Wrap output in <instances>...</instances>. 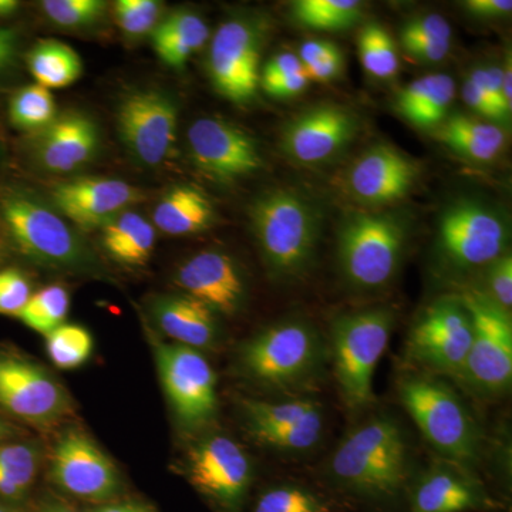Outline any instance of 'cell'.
<instances>
[{
    "label": "cell",
    "instance_id": "5b68a950",
    "mask_svg": "<svg viewBox=\"0 0 512 512\" xmlns=\"http://www.w3.org/2000/svg\"><path fill=\"white\" fill-rule=\"evenodd\" d=\"M0 210L16 248L30 261L57 271L96 274V256L62 215L19 187L0 192Z\"/></svg>",
    "mask_w": 512,
    "mask_h": 512
},
{
    "label": "cell",
    "instance_id": "5bb4252c",
    "mask_svg": "<svg viewBox=\"0 0 512 512\" xmlns=\"http://www.w3.org/2000/svg\"><path fill=\"white\" fill-rule=\"evenodd\" d=\"M180 107L165 90L137 89L120 100L117 133L137 163L157 167L173 154L177 143Z\"/></svg>",
    "mask_w": 512,
    "mask_h": 512
},
{
    "label": "cell",
    "instance_id": "91938a15",
    "mask_svg": "<svg viewBox=\"0 0 512 512\" xmlns=\"http://www.w3.org/2000/svg\"><path fill=\"white\" fill-rule=\"evenodd\" d=\"M0 512H13V511L10 510V508L5 507V505L0 504Z\"/></svg>",
    "mask_w": 512,
    "mask_h": 512
},
{
    "label": "cell",
    "instance_id": "2e32d148",
    "mask_svg": "<svg viewBox=\"0 0 512 512\" xmlns=\"http://www.w3.org/2000/svg\"><path fill=\"white\" fill-rule=\"evenodd\" d=\"M0 406L35 426H52L70 412L69 394L26 357L0 353Z\"/></svg>",
    "mask_w": 512,
    "mask_h": 512
},
{
    "label": "cell",
    "instance_id": "60d3db41",
    "mask_svg": "<svg viewBox=\"0 0 512 512\" xmlns=\"http://www.w3.org/2000/svg\"><path fill=\"white\" fill-rule=\"evenodd\" d=\"M481 291L505 312L511 313L512 256L510 252H505L485 268V289Z\"/></svg>",
    "mask_w": 512,
    "mask_h": 512
},
{
    "label": "cell",
    "instance_id": "f1b7e54d",
    "mask_svg": "<svg viewBox=\"0 0 512 512\" xmlns=\"http://www.w3.org/2000/svg\"><path fill=\"white\" fill-rule=\"evenodd\" d=\"M241 416L245 430L258 443L268 434L299 423L312 413L323 409V404L312 396L281 397V399H242Z\"/></svg>",
    "mask_w": 512,
    "mask_h": 512
},
{
    "label": "cell",
    "instance_id": "9f6ffc18",
    "mask_svg": "<svg viewBox=\"0 0 512 512\" xmlns=\"http://www.w3.org/2000/svg\"><path fill=\"white\" fill-rule=\"evenodd\" d=\"M20 8L18 0H0V18L15 15Z\"/></svg>",
    "mask_w": 512,
    "mask_h": 512
},
{
    "label": "cell",
    "instance_id": "277c9868",
    "mask_svg": "<svg viewBox=\"0 0 512 512\" xmlns=\"http://www.w3.org/2000/svg\"><path fill=\"white\" fill-rule=\"evenodd\" d=\"M397 396L437 456L476 471L483 434L460 394L444 377L412 370L397 380Z\"/></svg>",
    "mask_w": 512,
    "mask_h": 512
},
{
    "label": "cell",
    "instance_id": "7dc6e473",
    "mask_svg": "<svg viewBox=\"0 0 512 512\" xmlns=\"http://www.w3.org/2000/svg\"><path fill=\"white\" fill-rule=\"evenodd\" d=\"M463 99L466 101L467 106L470 107L471 110L476 111L481 119L490 121V123L498 124V126L501 127L507 126V121H505L504 117L501 116L500 111L495 109L493 104L485 99L483 94L478 92L476 87L468 82V80L464 83Z\"/></svg>",
    "mask_w": 512,
    "mask_h": 512
},
{
    "label": "cell",
    "instance_id": "d6a6232c",
    "mask_svg": "<svg viewBox=\"0 0 512 512\" xmlns=\"http://www.w3.org/2000/svg\"><path fill=\"white\" fill-rule=\"evenodd\" d=\"M40 453L30 444H0V497L19 500L37 476Z\"/></svg>",
    "mask_w": 512,
    "mask_h": 512
},
{
    "label": "cell",
    "instance_id": "4fadbf2b",
    "mask_svg": "<svg viewBox=\"0 0 512 512\" xmlns=\"http://www.w3.org/2000/svg\"><path fill=\"white\" fill-rule=\"evenodd\" d=\"M156 359L161 383L181 426L192 433L210 429L218 412L217 376L200 350L161 343Z\"/></svg>",
    "mask_w": 512,
    "mask_h": 512
},
{
    "label": "cell",
    "instance_id": "52a82bcc",
    "mask_svg": "<svg viewBox=\"0 0 512 512\" xmlns=\"http://www.w3.org/2000/svg\"><path fill=\"white\" fill-rule=\"evenodd\" d=\"M394 323L396 313L384 306L342 313L330 323L329 360L343 403L353 412L375 402L373 379Z\"/></svg>",
    "mask_w": 512,
    "mask_h": 512
},
{
    "label": "cell",
    "instance_id": "74e56055",
    "mask_svg": "<svg viewBox=\"0 0 512 512\" xmlns=\"http://www.w3.org/2000/svg\"><path fill=\"white\" fill-rule=\"evenodd\" d=\"M164 5L158 0H117L113 18L128 39L151 36L163 18Z\"/></svg>",
    "mask_w": 512,
    "mask_h": 512
},
{
    "label": "cell",
    "instance_id": "816d5d0a",
    "mask_svg": "<svg viewBox=\"0 0 512 512\" xmlns=\"http://www.w3.org/2000/svg\"><path fill=\"white\" fill-rule=\"evenodd\" d=\"M339 52H342V50H340L335 43L328 42V40L312 39L299 47L298 57L303 66H308V64L328 59V57L336 55V53Z\"/></svg>",
    "mask_w": 512,
    "mask_h": 512
},
{
    "label": "cell",
    "instance_id": "ffe728a7",
    "mask_svg": "<svg viewBox=\"0 0 512 512\" xmlns=\"http://www.w3.org/2000/svg\"><path fill=\"white\" fill-rule=\"evenodd\" d=\"M53 208L83 231L103 228L120 212L143 201V191L117 178L84 177L63 181L50 191Z\"/></svg>",
    "mask_w": 512,
    "mask_h": 512
},
{
    "label": "cell",
    "instance_id": "7c38bea8",
    "mask_svg": "<svg viewBox=\"0 0 512 512\" xmlns=\"http://www.w3.org/2000/svg\"><path fill=\"white\" fill-rule=\"evenodd\" d=\"M473 343V320L457 295L443 296L416 319L406 355L420 372L457 380Z\"/></svg>",
    "mask_w": 512,
    "mask_h": 512
},
{
    "label": "cell",
    "instance_id": "44dd1931",
    "mask_svg": "<svg viewBox=\"0 0 512 512\" xmlns=\"http://www.w3.org/2000/svg\"><path fill=\"white\" fill-rule=\"evenodd\" d=\"M420 175L416 161L387 144L365 151L346 175V188L366 207H386L409 195Z\"/></svg>",
    "mask_w": 512,
    "mask_h": 512
},
{
    "label": "cell",
    "instance_id": "484cf974",
    "mask_svg": "<svg viewBox=\"0 0 512 512\" xmlns=\"http://www.w3.org/2000/svg\"><path fill=\"white\" fill-rule=\"evenodd\" d=\"M153 225L171 237H187L207 231L214 224L215 208L210 198L194 185L170 188L154 208Z\"/></svg>",
    "mask_w": 512,
    "mask_h": 512
},
{
    "label": "cell",
    "instance_id": "e575fe53",
    "mask_svg": "<svg viewBox=\"0 0 512 512\" xmlns=\"http://www.w3.org/2000/svg\"><path fill=\"white\" fill-rule=\"evenodd\" d=\"M359 57L367 73L377 79H392L399 72L396 43L379 23H367L357 37Z\"/></svg>",
    "mask_w": 512,
    "mask_h": 512
},
{
    "label": "cell",
    "instance_id": "c3c4849f",
    "mask_svg": "<svg viewBox=\"0 0 512 512\" xmlns=\"http://www.w3.org/2000/svg\"><path fill=\"white\" fill-rule=\"evenodd\" d=\"M309 80L305 72L292 74L284 79L274 80V82L261 84V89L274 99H289V97L298 96L308 87Z\"/></svg>",
    "mask_w": 512,
    "mask_h": 512
},
{
    "label": "cell",
    "instance_id": "6da1fadb",
    "mask_svg": "<svg viewBox=\"0 0 512 512\" xmlns=\"http://www.w3.org/2000/svg\"><path fill=\"white\" fill-rule=\"evenodd\" d=\"M325 476L342 493L369 503L396 500L413 481L412 448L399 421L375 414L333 448Z\"/></svg>",
    "mask_w": 512,
    "mask_h": 512
},
{
    "label": "cell",
    "instance_id": "9c48e42d",
    "mask_svg": "<svg viewBox=\"0 0 512 512\" xmlns=\"http://www.w3.org/2000/svg\"><path fill=\"white\" fill-rule=\"evenodd\" d=\"M473 320V343L456 382L483 399H500L512 383V320L481 288L458 293Z\"/></svg>",
    "mask_w": 512,
    "mask_h": 512
},
{
    "label": "cell",
    "instance_id": "d6986e66",
    "mask_svg": "<svg viewBox=\"0 0 512 512\" xmlns=\"http://www.w3.org/2000/svg\"><path fill=\"white\" fill-rule=\"evenodd\" d=\"M359 120L339 104H316L302 111L282 131V151L301 164H319L338 156L355 140Z\"/></svg>",
    "mask_w": 512,
    "mask_h": 512
},
{
    "label": "cell",
    "instance_id": "ab89813d",
    "mask_svg": "<svg viewBox=\"0 0 512 512\" xmlns=\"http://www.w3.org/2000/svg\"><path fill=\"white\" fill-rule=\"evenodd\" d=\"M454 97H456V83L453 77L439 73V80L429 99L413 114L409 123L423 130H436L447 119Z\"/></svg>",
    "mask_w": 512,
    "mask_h": 512
},
{
    "label": "cell",
    "instance_id": "cb8c5ba5",
    "mask_svg": "<svg viewBox=\"0 0 512 512\" xmlns=\"http://www.w3.org/2000/svg\"><path fill=\"white\" fill-rule=\"evenodd\" d=\"M151 313L158 328L178 345L201 352L220 342L217 313L184 293L160 296L151 305Z\"/></svg>",
    "mask_w": 512,
    "mask_h": 512
},
{
    "label": "cell",
    "instance_id": "680465c9",
    "mask_svg": "<svg viewBox=\"0 0 512 512\" xmlns=\"http://www.w3.org/2000/svg\"><path fill=\"white\" fill-rule=\"evenodd\" d=\"M12 433V427L5 420L0 419V441L8 439V437L12 436Z\"/></svg>",
    "mask_w": 512,
    "mask_h": 512
},
{
    "label": "cell",
    "instance_id": "8fae6325",
    "mask_svg": "<svg viewBox=\"0 0 512 512\" xmlns=\"http://www.w3.org/2000/svg\"><path fill=\"white\" fill-rule=\"evenodd\" d=\"M269 29L266 16L252 13L225 20L212 36L208 74L224 99L237 104L255 99Z\"/></svg>",
    "mask_w": 512,
    "mask_h": 512
},
{
    "label": "cell",
    "instance_id": "e0dca14e",
    "mask_svg": "<svg viewBox=\"0 0 512 512\" xmlns=\"http://www.w3.org/2000/svg\"><path fill=\"white\" fill-rule=\"evenodd\" d=\"M50 477L67 494L96 503L111 500L123 487L113 461L80 429L66 430L57 440Z\"/></svg>",
    "mask_w": 512,
    "mask_h": 512
},
{
    "label": "cell",
    "instance_id": "ee69618b",
    "mask_svg": "<svg viewBox=\"0 0 512 512\" xmlns=\"http://www.w3.org/2000/svg\"><path fill=\"white\" fill-rule=\"evenodd\" d=\"M400 39H426L434 42H451L453 30L450 23L437 13L417 16L404 23L400 30Z\"/></svg>",
    "mask_w": 512,
    "mask_h": 512
},
{
    "label": "cell",
    "instance_id": "f35d334b",
    "mask_svg": "<svg viewBox=\"0 0 512 512\" xmlns=\"http://www.w3.org/2000/svg\"><path fill=\"white\" fill-rule=\"evenodd\" d=\"M103 0H45L42 10L59 28L83 29L97 25L107 12Z\"/></svg>",
    "mask_w": 512,
    "mask_h": 512
},
{
    "label": "cell",
    "instance_id": "603a6c76",
    "mask_svg": "<svg viewBox=\"0 0 512 512\" xmlns=\"http://www.w3.org/2000/svg\"><path fill=\"white\" fill-rule=\"evenodd\" d=\"M33 154L37 163L52 173H72L92 161L100 146L96 121L79 111L57 114L35 133Z\"/></svg>",
    "mask_w": 512,
    "mask_h": 512
},
{
    "label": "cell",
    "instance_id": "11a10c76",
    "mask_svg": "<svg viewBox=\"0 0 512 512\" xmlns=\"http://www.w3.org/2000/svg\"><path fill=\"white\" fill-rule=\"evenodd\" d=\"M501 79H503V93L504 99L507 101L508 107L512 109V70H511V57L505 60L504 66L501 67Z\"/></svg>",
    "mask_w": 512,
    "mask_h": 512
},
{
    "label": "cell",
    "instance_id": "bcb514c9",
    "mask_svg": "<svg viewBox=\"0 0 512 512\" xmlns=\"http://www.w3.org/2000/svg\"><path fill=\"white\" fill-rule=\"evenodd\" d=\"M301 72H303V64L298 55H295V53H281V55H276L266 62L264 69L261 70L259 86Z\"/></svg>",
    "mask_w": 512,
    "mask_h": 512
},
{
    "label": "cell",
    "instance_id": "7bdbcfd3",
    "mask_svg": "<svg viewBox=\"0 0 512 512\" xmlns=\"http://www.w3.org/2000/svg\"><path fill=\"white\" fill-rule=\"evenodd\" d=\"M468 82L483 94L485 99L500 111L507 123L511 121L512 109L508 107L507 101L504 99L503 79H501V67L488 66L477 67L468 76Z\"/></svg>",
    "mask_w": 512,
    "mask_h": 512
},
{
    "label": "cell",
    "instance_id": "30bf717a",
    "mask_svg": "<svg viewBox=\"0 0 512 512\" xmlns=\"http://www.w3.org/2000/svg\"><path fill=\"white\" fill-rule=\"evenodd\" d=\"M184 473L220 512H242L255 477L247 450L234 437L208 429L188 447Z\"/></svg>",
    "mask_w": 512,
    "mask_h": 512
},
{
    "label": "cell",
    "instance_id": "836d02e7",
    "mask_svg": "<svg viewBox=\"0 0 512 512\" xmlns=\"http://www.w3.org/2000/svg\"><path fill=\"white\" fill-rule=\"evenodd\" d=\"M8 113L12 126L37 133L56 119L55 97L45 87L29 84L10 97Z\"/></svg>",
    "mask_w": 512,
    "mask_h": 512
},
{
    "label": "cell",
    "instance_id": "681fc988",
    "mask_svg": "<svg viewBox=\"0 0 512 512\" xmlns=\"http://www.w3.org/2000/svg\"><path fill=\"white\" fill-rule=\"evenodd\" d=\"M343 66H345V59H343L342 52H339L328 57V59L303 66V72H305L309 82L325 83L340 76L343 72Z\"/></svg>",
    "mask_w": 512,
    "mask_h": 512
},
{
    "label": "cell",
    "instance_id": "4dcf8cb0",
    "mask_svg": "<svg viewBox=\"0 0 512 512\" xmlns=\"http://www.w3.org/2000/svg\"><path fill=\"white\" fill-rule=\"evenodd\" d=\"M292 18L298 25L318 32H342L353 28L365 13L357 0H298L292 3Z\"/></svg>",
    "mask_w": 512,
    "mask_h": 512
},
{
    "label": "cell",
    "instance_id": "4316f807",
    "mask_svg": "<svg viewBox=\"0 0 512 512\" xmlns=\"http://www.w3.org/2000/svg\"><path fill=\"white\" fill-rule=\"evenodd\" d=\"M210 39V28L198 13L177 9L161 18L151 33V43L158 59L171 67L183 69L195 53Z\"/></svg>",
    "mask_w": 512,
    "mask_h": 512
},
{
    "label": "cell",
    "instance_id": "8d00e7d4",
    "mask_svg": "<svg viewBox=\"0 0 512 512\" xmlns=\"http://www.w3.org/2000/svg\"><path fill=\"white\" fill-rule=\"evenodd\" d=\"M93 348L92 333L80 325L63 323L46 336L47 355L59 369L72 370L84 365Z\"/></svg>",
    "mask_w": 512,
    "mask_h": 512
},
{
    "label": "cell",
    "instance_id": "83f0119b",
    "mask_svg": "<svg viewBox=\"0 0 512 512\" xmlns=\"http://www.w3.org/2000/svg\"><path fill=\"white\" fill-rule=\"evenodd\" d=\"M101 231V245L110 258L119 264L146 265L156 248V228L147 218L133 210L120 212Z\"/></svg>",
    "mask_w": 512,
    "mask_h": 512
},
{
    "label": "cell",
    "instance_id": "ba28073f",
    "mask_svg": "<svg viewBox=\"0 0 512 512\" xmlns=\"http://www.w3.org/2000/svg\"><path fill=\"white\" fill-rule=\"evenodd\" d=\"M510 235L504 212L477 198H460L441 212L434 256L444 274L463 278L504 255Z\"/></svg>",
    "mask_w": 512,
    "mask_h": 512
},
{
    "label": "cell",
    "instance_id": "6f0895ef",
    "mask_svg": "<svg viewBox=\"0 0 512 512\" xmlns=\"http://www.w3.org/2000/svg\"><path fill=\"white\" fill-rule=\"evenodd\" d=\"M40 512H79L74 510L70 505L60 503V501H52V503H47L45 507L42 508Z\"/></svg>",
    "mask_w": 512,
    "mask_h": 512
},
{
    "label": "cell",
    "instance_id": "d590c367",
    "mask_svg": "<svg viewBox=\"0 0 512 512\" xmlns=\"http://www.w3.org/2000/svg\"><path fill=\"white\" fill-rule=\"evenodd\" d=\"M70 308V296L62 285H50L32 293L18 318L40 335H49L63 325Z\"/></svg>",
    "mask_w": 512,
    "mask_h": 512
},
{
    "label": "cell",
    "instance_id": "d4e9b609",
    "mask_svg": "<svg viewBox=\"0 0 512 512\" xmlns=\"http://www.w3.org/2000/svg\"><path fill=\"white\" fill-rule=\"evenodd\" d=\"M434 136L458 156L474 163H491L507 146L505 128L467 114H448Z\"/></svg>",
    "mask_w": 512,
    "mask_h": 512
},
{
    "label": "cell",
    "instance_id": "7402d4cb",
    "mask_svg": "<svg viewBox=\"0 0 512 512\" xmlns=\"http://www.w3.org/2000/svg\"><path fill=\"white\" fill-rule=\"evenodd\" d=\"M175 284L217 315L235 316L247 302V282L232 256L217 249L192 255L178 268Z\"/></svg>",
    "mask_w": 512,
    "mask_h": 512
},
{
    "label": "cell",
    "instance_id": "f907efd6",
    "mask_svg": "<svg viewBox=\"0 0 512 512\" xmlns=\"http://www.w3.org/2000/svg\"><path fill=\"white\" fill-rule=\"evenodd\" d=\"M464 9L478 19H498L510 15L511 0H467Z\"/></svg>",
    "mask_w": 512,
    "mask_h": 512
},
{
    "label": "cell",
    "instance_id": "db71d44e",
    "mask_svg": "<svg viewBox=\"0 0 512 512\" xmlns=\"http://www.w3.org/2000/svg\"><path fill=\"white\" fill-rule=\"evenodd\" d=\"M89 512H154L150 505L127 501V503H109L100 505Z\"/></svg>",
    "mask_w": 512,
    "mask_h": 512
},
{
    "label": "cell",
    "instance_id": "b9f144b4",
    "mask_svg": "<svg viewBox=\"0 0 512 512\" xmlns=\"http://www.w3.org/2000/svg\"><path fill=\"white\" fill-rule=\"evenodd\" d=\"M32 296L28 278L18 269L0 271V315L16 316Z\"/></svg>",
    "mask_w": 512,
    "mask_h": 512
},
{
    "label": "cell",
    "instance_id": "f546056e",
    "mask_svg": "<svg viewBox=\"0 0 512 512\" xmlns=\"http://www.w3.org/2000/svg\"><path fill=\"white\" fill-rule=\"evenodd\" d=\"M35 83L52 92L72 86L83 74V60L72 46L55 39L40 40L26 56Z\"/></svg>",
    "mask_w": 512,
    "mask_h": 512
},
{
    "label": "cell",
    "instance_id": "1f68e13d",
    "mask_svg": "<svg viewBox=\"0 0 512 512\" xmlns=\"http://www.w3.org/2000/svg\"><path fill=\"white\" fill-rule=\"evenodd\" d=\"M339 505L328 495L295 481L266 487L256 497L251 512H338Z\"/></svg>",
    "mask_w": 512,
    "mask_h": 512
},
{
    "label": "cell",
    "instance_id": "f5cc1de1",
    "mask_svg": "<svg viewBox=\"0 0 512 512\" xmlns=\"http://www.w3.org/2000/svg\"><path fill=\"white\" fill-rule=\"evenodd\" d=\"M18 49V32L15 29L0 26V76L15 64Z\"/></svg>",
    "mask_w": 512,
    "mask_h": 512
},
{
    "label": "cell",
    "instance_id": "f6af8a7d",
    "mask_svg": "<svg viewBox=\"0 0 512 512\" xmlns=\"http://www.w3.org/2000/svg\"><path fill=\"white\" fill-rule=\"evenodd\" d=\"M404 53L416 62L439 63L451 52V42L426 39H400Z\"/></svg>",
    "mask_w": 512,
    "mask_h": 512
},
{
    "label": "cell",
    "instance_id": "9a60e30c",
    "mask_svg": "<svg viewBox=\"0 0 512 512\" xmlns=\"http://www.w3.org/2000/svg\"><path fill=\"white\" fill-rule=\"evenodd\" d=\"M187 140L192 163L218 183H234L264 168L258 143L227 120H195L188 128Z\"/></svg>",
    "mask_w": 512,
    "mask_h": 512
},
{
    "label": "cell",
    "instance_id": "ac0fdd59",
    "mask_svg": "<svg viewBox=\"0 0 512 512\" xmlns=\"http://www.w3.org/2000/svg\"><path fill=\"white\" fill-rule=\"evenodd\" d=\"M409 488L407 512H495L501 507L476 471L439 456Z\"/></svg>",
    "mask_w": 512,
    "mask_h": 512
},
{
    "label": "cell",
    "instance_id": "8992f818",
    "mask_svg": "<svg viewBox=\"0 0 512 512\" xmlns=\"http://www.w3.org/2000/svg\"><path fill=\"white\" fill-rule=\"evenodd\" d=\"M407 239L409 224L396 212H348L340 221L336 242L343 281L359 292L386 288L399 271Z\"/></svg>",
    "mask_w": 512,
    "mask_h": 512
},
{
    "label": "cell",
    "instance_id": "3957f363",
    "mask_svg": "<svg viewBox=\"0 0 512 512\" xmlns=\"http://www.w3.org/2000/svg\"><path fill=\"white\" fill-rule=\"evenodd\" d=\"M248 214L269 276L286 284L305 278L315 261L322 228L313 202L298 191L275 188L258 195Z\"/></svg>",
    "mask_w": 512,
    "mask_h": 512
},
{
    "label": "cell",
    "instance_id": "7a4b0ae2",
    "mask_svg": "<svg viewBox=\"0 0 512 512\" xmlns=\"http://www.w3.org/2000/svg\"><path fill=\"white\" fill-rule=\"evenodd\" d=\"M329 350L309 320H279L259 330L238 349L239 375L282 397L309 396L325 379Z\"/></svg>",
    "mask_w": 512,
    "mask_h": 512
}]
</instances>
